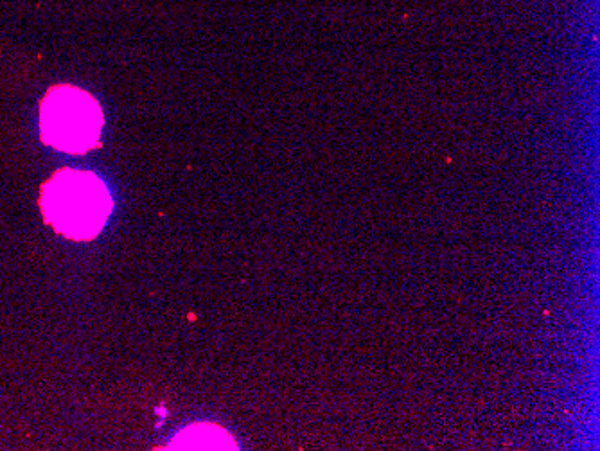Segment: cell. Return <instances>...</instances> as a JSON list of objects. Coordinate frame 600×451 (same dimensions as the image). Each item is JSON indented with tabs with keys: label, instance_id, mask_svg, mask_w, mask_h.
I'll return each mask as SVG.
<instances>
[{
	"label": "cell",
	"instance_id": "1",
	"mask_svg": "<svg viewBox=\"0 0 600 451\" xmlns=\"http://www.w3.org/2000/svg\"><path fill=\"white\" fill-rule=\"evenodd\" d=\"M45 222L65 238H96L112 213V196L101 178L78 169H62L42 189Z\"/></svg>",
	"mask_w": 600,
	"mask_h": 451
},
{
	"label": "cell",
	"instance_id": "2",
	"mask_svg": "<svg viewBox=\"0 0 600 451\" xmlns=\"http://www.w3.org/2000/svg\"><path fill=\"white\" fill-rule=\"evenodd\" d=\"M40 130L45 144L81 155L98 146L103 112L89 92L71 85L54 87L40 105Z\"/></svg>",
	"mask_w": 600,
	"mask_h": 451
},
{
	"label": "cell",
	"instance_id": "3",
	"mask_svg": "<svg viewBox=\"0 0 600 451\" xmlns=\"http://www.w3.org/2000/svg\"><path fill=\"white\" fill-rule=\"evenodd\" d=\"M171 448L173 450H236V443L225 430H221L220 426L195 425L178 435L171 443Z\"/></svg>",
	"mask_w": 600,
	"mask_h": 451
}]
</instances>
